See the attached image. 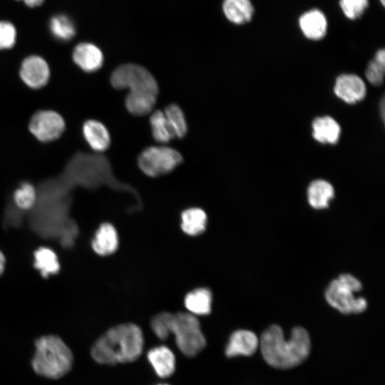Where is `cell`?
Returning a JSON list of instances; mask_svg holds the SVG:
<instances>
[{
  "mask_svg": "<svg viewBox=\"0 0 385 385\" xmlns=\"http://www.w3.org/2000/svg\"><path fill=\"white\" fill-rule=\"evenodd\" d=\"M265 361L276 369H290L303 362L309 356L311 341L302 327L292 329L289 339L282 329L276 324L267 328L261 335L260 345Z\"/></svg>",
  "mask_w": 385,
  "mask_h": 385,
  "instance_id": "cell-1",
  "label": "cell"
},
{
  "mask_svg": "<svg viewBox=\"0 0 385 385\" xmlns=\"http://www.w3.org/2000/svg\"><path fill=\"white\" fill-rule=\"evenodd\" d=\"M143 346L141 329L135 324L124 323L110 328L101 335L92 346L91 354L101 364L115 365L136 360Z\"/></svg>",
  "mask_w": 385,
  "mask_h": 385,
  "instance_id": "cell-2",
  "label": "cell"
},
{
  "mask_svg": "<svg viewBox=\"0 0 385 385\" xmlns=\"http://www.w3.org/2000/svg\"><path fill=\"white\" fill-rule=\"evenodd\" d=\"M150 327L161 340L173 334L178 348L185 356H194L206 346L199 320L189 312H160L152 318Z\"/></svg>",
  "mask_w": 385,
  "mask_h": 385,
  "instance_id": "cell-3",
  "label": "cell"
},
{
  "mask_svg": "<svg viewBox=\"0 0 385 385\" xmlns=\"http://www.w3.org/2000/svg\"><path fill=\"white\" fill-rule=\"evenodd\" d=\"M34 345L36 349L31 366L37 374L57 379L70 371L73 364L72 352L59 337H41L35 341Z\"/></svg>",
  "mask_w": 385,
  "mask_h": 385,
  "instance_id": "cell-4",
  "label": "cell"
},
{
  "mask_svg": "<svg viewBox=\"0 0 385 385\" xmlns=\"http://www.w3.org/2000/svg\"><path fill=\"white\" fill-rule=\"evenodd\" d=\"M111 84L115 89H128L129 93L158 94V85L145 67L132 63L116 67L111 75Z\"/></svg>",
  "mask_w": 385,
  "mask_h": 385,
  "instance_id": "cell-5",
  "label": "cell"
},
{
  "mask_svg": "<svg viewBox=\"0 0 385 385\" xmlns=\"http://www.w3.org/2000/svg\"><path fill=\"white\" fill-rule=\"evenodd\" d=\"M183 161L181 153L166 145L148 146L138 157V165L146 175L156 178L173 171Z\"/></svg>",
  "mask_w": 385,
  "mask_h": 385,
  "instance_id": "cell-6",
  "label": "cell"
},
{
  "mask_svg": "<svg viewBox=\"0 0 385 385\" xmlns=\"http://www.w3.org/2000/svg\"><path fill=\"white\" fill-rule=\"evenodd\" d=\"M66 129L63 116L53 110H41L30 119L29 130L39 141L48 143L61 136Z\"/></svg>",
  "mask_w": 385,
  "mask_h": 385,
  "instance_id": "cell-7",
  "label": "cell"
},
{
  "mask_svg": "<svg viewBox=\"0 0 385 385\" xmlns=\"http://www.w3.org/2000/svg\"><path fill=\"white\" fill-rule=\"evenodd\" d=\"M350 289L338 279L332 280L325 292L328 304L343 314H359L367 308V302L363 297L355 298Z\"/></svg>",
  "mask_w": 385,
  "mask_h": 385,
  "instance_id": "cell-8",
  "label": "cell"
},
{
  "mask_svg": "<svg viewBox=\"0 0 385 385\" xmlns=\"http://www.w3.org/2000/svg\"><path fill=\"white\" fill-rule=\"evenodd\" d=\"M19 76L30 88H41L48 83L51 76L49 65L40 56H29L21 63Z\"/></svg>",
  "mask_w": 385,
  "mask_h": 385,
  "instance_id": "cell-9",
  "label": "cell"
},
{
  "mask_svg": "<svg viewBox=\"0 0 385 385\" xmlns=\"http://www.w3.org/2000/svg\"><path fill=\"white\" fill-rule=\"evenodd\" d=\"M334 91L339 98L349 104L363 100L366 93L364 82L354 74H342L338 76Z\"/></svg>",
  "mask_w": 385,
  "mask_h": 385,
  "instance_id": "cell-10",
  "label": "cell"
},
{
  "mask_svg": "<svg viewBox=\"0 0 385 385\" xmlns=\"http://www.w3.org/2000/svg\"><path fill=\"white\" fill-rule=\"evenodd\" d=\"M259 345L260 339L256 334L250 330L239 329L231 334L225 353L229 358L249 356L255 353Z\"/></svg>",
  "mask_w": 385,
  "mask_h": 385,
  "instance_id": "cell-11",
  "label": "cell"
},
{
  "mask_svg": "<svg viewBox=\"0 0 385 385\" xmlns=\"http://www.w3.org/2000/svg\"><path fill=\"white\" fill-rule=\"evenodd\" d=\"M72 59L83 71L93 73L102 67L104 56L101 48L94 43L81 42L74 48Z\"/></svg>",
  "mask_w": 385,
  "mask_h": 385,
  "instance_id": "cell-12",
  "label": "cell"
},
{
  "mask_svg": "<svg viewBox=\"0 0 385 385\" xmlns=\"http://www.w3.org/2000/svg\"><path fill=\"white\" fill-rule=\"evenodd\" d=\"M82 133L87 144L96 152H104L111 145L110 133L106 126L99 120H86L82 126Z\"/></svg>",
  "mask_w": 385,
  "mask_h": 385,
  "instance_id": "cell-13",
  "label": "cell"
},
{
  "mask_svg": "<svg viewBox=\"0 0 385 385\" xmlns=\"http://www.w3.org/2000/svg\"><path fill=\"white\" fill-rule=\"evenodd\" d=\"M147 359L155 374L160 378L170 376L175 369V356L173 351L165 345L150 349Z\"/></svg>",
  "mask_w": 385,
  "mask_h": 385,
  "instance_id": "cell-14",
  "label": "cell"
},
{
  "mask_svg": "<svg viewBox=\"0 0 385 385\" xmlns=\"http://www.w3.org/2000/svg\"><path fill=\"white\" fill-rule=\"evenodd\" d=\"M299 24L303 34L311 40L322 39L327 34L326 16L317 9L304 13L299 19Z\"/></svg>",
  "mask_w": 385,
  "mask_h": 385,
  "instance_id": "cell-15",
  "label": "cell"
},
{
  "mask_svg": "<svg viewBox=\"0 0 385 385\" xmlns=\"http://www.w3.org/2000/svg\"><path fill=\"white\" fill-rule=\"evenodd\" d=\"M118 246V237L115 228L110 223H103L95 233L91 242L93 251L101 256L114 253Z\"/></svg>",
  "mask_w": 385,
  "mask_h": 385,
  "instance_id": "cell-16",
  "label": "cell"
},
{
  "mask_svg": "<svg viewBox=\"0 0 385 385\" xmlns=\"http://www.w3.org/2000/svg\"><path fill=\"white\" fill-rule=\"evenodd\" d=\"M312 136L321 143L335 144L341 133L339 123L330 116L316 118L312 124Z\"/></svg>",
  "mask_w": 385,
  "mask_h": 385,
  "instance_id": "cell-17",
  "label": "cell"
},
{
  "mask_svg": "<svg viewBox=\"0 0 385 385\" xmlns=\"http://www.w3.org/2000/svg\"><path fill=\"white\" fill-rule=\"evenodd\" d=\"M222 8L227 19L237 25L250 21L255 10L250 0H224Z\"/></svg>",
  "mask_w": 385,
  "mask_h": 385,
  "instance_id": "cell-18",
  "label": "cell"
},
{
  "mask_svg": "<svg viewBox=\"0 0 385 385\" xmlns=\"http://www.w3.org/2000/svg\"><path fill=\"white\" fill-rule=\"evenodd\" d=\"M212 292L207 288L195 289L185 297V307L194 316L207 315L211 312Z\"/></svg>",
  "mask_w": 385,
  "mask_h": 385,
  "instance_id": "cell-19",
  "label": "cell"
},
{
  "mask_svg": "<svg viewBox=\"0 0 385 385\" xmlns=\"http://www.w3.org/2000/svg\"><path fill=\"white\" fill-rule=\"evenodd\" d=\"M307 195L311 207L324 209L329 206V201L334 197V189L327 180H315L309 184Z\"/></svg>",
  "mask_w": 385,
  "mask_h": 385,
  "instance_id": "cell-20",
  "label": "cell"
},
{
  "mask_svg": "<svg viewBox=\"0 0 385 385\" xmlns=\"http://www.w3.org/2000/svg\"><path fill=\"white\" fill-rule=\"evenodd\" d=\"M34 267L43 277L57 274L60 270V263L56 252L51 248L41 247L34 253Z\"/></svg>",
  "mask_w": 385,
  "mask_h": 385,
  "instance_id": "cell-21",
  "label": "cell"
},
{
  "mask_svg": "<svg viewBox=\"0 0 385 385\" xmlns=\"http://www.w3.org/2000/svg\"><path fill=\"white\" fill-rule=\"evenodd\" d=\"M157 96V95L148 93H128L125 98V106L127 111L132 115H145L153 109Z\"/></svg>",
  "mask_w": 385,
  "mask_h": 385,
  "instance_id": "cell-22",
  "label": "cell"
},
{
  "mask_svg": "<svg viewBox=\"0 0 385 385\" xmlns=\"http://www.w3.org/2000/svg\"><path fill=\"white\" fill-rule=\"evenodd\" d=\"M206 213L200 208H189L181 214V229L191 236H197L202 234L207 225Z\"/></svg>",
  "mask_w": 385,
  "mask_h": 385,
  "instance_id": "cell-23",
  "label": "cell"
},
{
  "mask_svg": "<svg viewBox=\"0 0 385 385\" xmlns=\"http://www.w3.org/2000/svg\"><path fill=\"white\" fill-rule=\"evenodd\" d=\"M149 122L151 133L155 141L167 143L175 138L163 111L157 110L153 112Z\"/></svg>",
  "mask_w": 385,
  "mask_h": 385,
  "instance_id": "cell-24",
  "label": "cell"
},
{
  "mask_svg": "<svg viewBox=\"0 0 385 385\" xmlns=\"http://www.w3.org/2000/svg\"><path fill=\"white\" fill-rule=\"evenodd\" d=\"M165 115L175 138H182L188 132V123L181 108L175 103L168 105L164 110Z\"/></svg>",
  "mask_w": 385,
  "mask_h": 385,
  "instance_id": "cell-25",
  "label": "cell"
},
{
  "mask_svg": "<svg viewBox=\"0 0 385 385\" xmlns=\"http://www.w3.org/2000/svg\"><path fill=\"white\" fill-rule=\"evenodd\" d=\"M49 29L54 38L62 41L71 40L76 34L75 25L65 15L53 16L50 21Z\"/></svg>",
  "mask_w": 385,
  "mask_h": 385,
  "instance_id": "cell-26",
  "label": "cell"
},
{
  "mask_svg": "<svg viewBox=\"0 0 385 385\" xmlns=\"http://www.w3.org/2000/svg\"><path fill=\"white\" fill-rule=\"evenodd\" d=\"M37 192L29 182H23L14 192V201L16 207L23 210L31 209L36 202Z\"/></svg>",
  "mask_w": 385,
  "mask_h": 385,
  "instance_id": "cell-27",
  "label": "cell"
},
{
  "mask_svg": "<svg viewBox=\"0 0 385 385\" xmlns=\"http://www.w3.org/2000/svg\"><path fill=\"white\" fill-rule=\"evenodd\" d=\"M385 69L384 49L379 50L366 70V77L372 85L379 86L383 83Z\"/></svg>",
  "mask_w": 385,
  "mask_h": 385,
  "instance_id": "cell-28",
  "label": "cell"
},
{
  "mask_svg": "<svg viewBox=\"0 0 385 385\" xmlns=\"http://www.w3.org/2000/svg\"><path fill=\"white\" fill-rule=\"evenodd\" d=\"M344 14L351 20L359 18L369 6V0H340Z\"/></svg>",
  "mask_w": 385,
  "mask_h": 385,
  "instance_id": "cell-29",
  "label": "cell"
},
{
  "mask_svg": "<svg viewBox=\"0 0 385 385\" xmlns=\"http://www.w3.org/2000/svg\"><path fill=\"white\" fill-rule=\"evenodd\" d=\"M16 39L15 26L9 21H0V50L11 48Z\"/></svg>",
  "mask_w": 385,
  "mask_h": 385,
  "instance_id": "cell-30",
  "label": "cell"
},
{
  "mask_svg": "<svg viewBox=\"0 0 385 385\" xmlns=\"http://www.w3.org/2000/svg\"><path fill=\"white\" fill-rule=\"evenodd\" d=\"M337 279L353 292H359L362 288L361 282L350 274H342Z\"/></svg>",
  "mask_w": 385,
  "mask_h": 385,
  "instance_id": "cell-31",
  "label": "cell"
},
{
  "mask_svg": "<svg viewBox=\"0 0 385 385\" xmlns=\"http://www.w3.org/2000/svg\"><path fill=\"white\" fill-rule=\"evenodd\" d=\"M22 1L26 5L29 7H36L41 5L43 0H19Z\"/></svg>",
  "mask_w": 385,
  "mask_h": 385,
  "instance_id": "cell-32",
  "label": "cell"
},
{
  "mask_svg": "<svg viewBox=\"0 0 385 385\" xmlns=\"http://www.w3.org/2000/svg\"><path fill=\"white\" fill-rule=\"evenodd\" d=\"M6 266V258L3 252L0 250V277L2 275Z\"/></svg>",
  "mask_w": 385,
  "mask_h": 385,
  "instance_id": "cell-33",
  "label": "cell"
},
{
  "mask_svg": "<svg viewBox=\"0 0 385 385\" xmlns=\"http://www.w3.org/2000/svg\"><path fill=\"white\" fill-rule=\"evenodd\" d=\"M381 4L384 6L385 0H380Z\"/></svg>",
  "mask_w": 385,
  "mask_h": 385,
  "instance_id": "cell-34",
  "label": "cell"
},
{
  "mask_svg": "<svg viewBox=\"0 0 385 385\" xmlns=\"http://www.w3.org/2000/svg\"><path fill=\"white\" fill-rule=\"evenodd\" d=\"M156 385H170V384H163H163H156Z\"/></svg>",
  "mask_w": 385,
  "mask_h": 385,
  "instance_id": "cell-35",
  "label": "cell"
}]
</instances>
